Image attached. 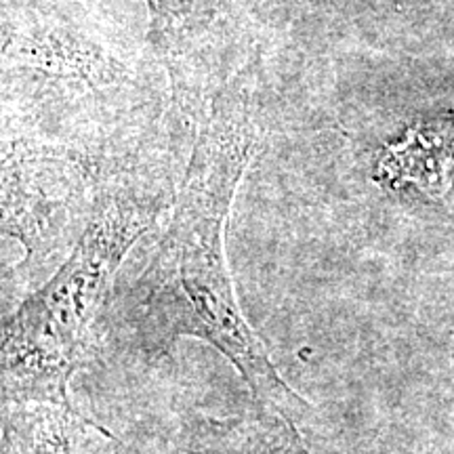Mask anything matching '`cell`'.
Returning a JSON list of instances; mask_svg holds the SVG:
<instances>
[{
    "label": "cell",
    "instance_id": "obj_6",
    "mask_svg": "<svg viewBox=\"0 0 454 454\" xmlns=\"http://www.w3.org/2000/svg\"><path fill=\"white\" fill-rule=\"evenodd\" d=\"M114 454H145L114 438ZM164 454H311L297 423L254 402L230 417H194L181 425Z\"/></svg>",
    "mask_w": 454,
    "mask_h": 454
},
{
    "label": "cell",
    "instance_id": "obj_3",
    "mask_svg": "<svg viewBox=\"0 0 454 454\" xmlns=\"http://www.w3.org/2000/svg\"><path fill=\"white\" fill-rule=\"evenodd\" d=\"M101 170L78 158L13 144L3 160V231L20 242L21 268L47 263L70 240L74 223H87Z\"/></svg>",
    "mask_w": 454,
    "mask_h": 454
},
{
    "label": "cell",
    "instance_id": "obj_5",
    "mask_svg": "<svg viewBox=\"0 0 454 454\" xmlns=\"http://www.w3.org/2000/svg\"><path fill=\"white\" fill-rule=\"evenodd\" d=\"M150 41L181 101L200 98L240 24L242 0H145Z\"/></svg>",
    "mask_w": 454,
    "mask_h": 454
},
{
    "label": "cell",
    "instance_id": "obj_1",
    "mask_svg": "<svg viewBox=\"0 0 454 454\" xmlns=\"http://www.w3.org/2000/svg\"><path fill=\"white\" fill-rule=\"evenodd\" d=\"M261 141L253 78L240 70L215 90L198 124L177 202L130 286L122 328L141 360L160 364L184 339L217 349L253 400L291 421L309 411L248 325L227 265L225 231L238 185Z\"/></svg>",
    "mask_w": 454,
    "mask_h": 454
},
{
    "label": "cell",
    "instance_id": "obj_2",
    "mask_svg": "<svg viewBox=\"0 0 454 454\" xmlns=\"http://www.w3.org/2000/svg\"><path fill=\"white\" fill-rule=\"evenodd\" d=\"M167 196L127 168L101 170L87 225L43 286L3 325V406L72 404L70 383L106 314L122 261Z\"/></svg>",
    "mask_w": 454,
    "mask_h": 454
},
{
    "label": "cell",
    "instance_id": "obj_7",
    "mask_svg": "<svg viewBox=\"0 0 454 454\" xmlns=\"http://www.w3.org/2000/svg\"><path fill=\"white\" fill-rule=\"evenodd\" d=\"M87 429L114 440L74 404L3 406V454H74V444Z\"/></svg>",
    "mask_w": 454,
    "mask_h": 454
},
{
    "label": "cell",
    "instance_id": "obj_4",
    "mask_svg": "<svg viewBox=\"0 0 454 454\" xmlns=\"http://www.w3.org/2000/svg\"><path fill=\"white\" fill-rule=\"evenodd\" d=\"M4 72H36L47 78L112 87L129 78L127 67L93 34L55 15L51 9L3 7Z\"/></svg>",
    "mask_w": 454,
    "mask_h": 454
}]
</instances>
